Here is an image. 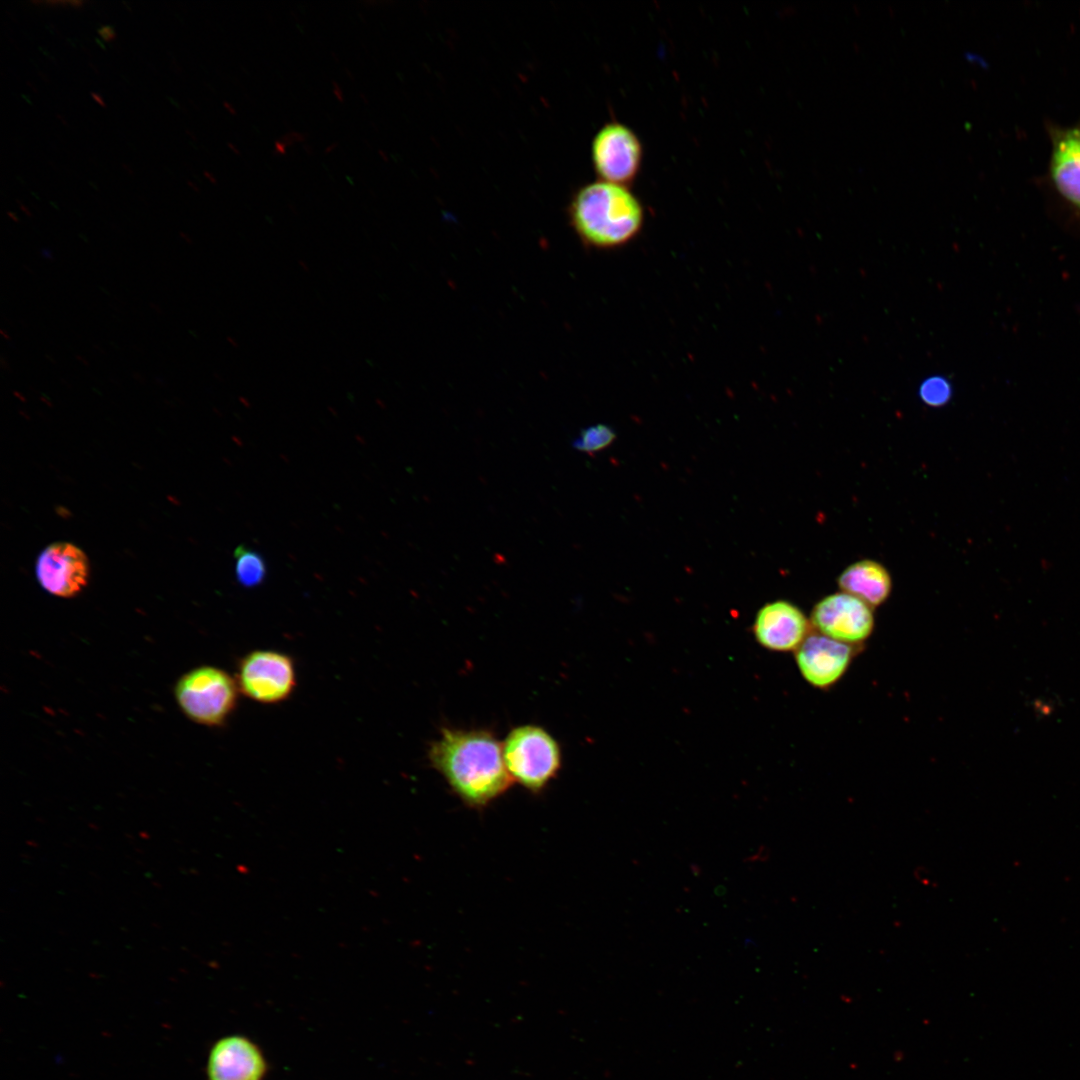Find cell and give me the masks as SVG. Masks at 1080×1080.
<instances>
[{
  "label": "cell",
  "instance_id": "obj_30",
  "mask_svg": "<svg viewBox=\"0 0 1080 1080\" xmlns=\"http://www.w3.org/2000/svg\"><path fill=\"white\" fill-rule=\"evenodd\" d=\"M359 96H360V99L362 100V102H363L364 104H369V99H368V96H367L366 94H364V93H362V92H361V93L359 94Z\"/></svg>",
  "mask_w": 1080,
  "mask_h": 1080
},
{
  "label": "cell",
  "instance_id": "obj_29",
  "mask_svg": "<svg viewBox=\"0 0 1080 1080\" xmlns=\"http://www.w3.org/2000/svg\"><path fill=\"white\" fill-rule=\"evenodd\" d=\"M38 49L42 51L45 55H47L53 62H56V59L43 47L39 46Z\"/></svg>",
  "mask_w": 1080,
  "mask_h": 1080
},
{
  "label": "cell",
  "instance_id": "obj_45",
  "mask_svg": "<svg viewBox=\"0 0 1080 1080\" xmlns=\"http://www.w3.org/2000/svg\"><path fill=\"white\" fill-rule=\"evenodd\" d=\"M21 97H22V98H23L24 100H26V101H27V102H28V103H29L30 105H32V102H31V100H30V99H29V98L27 97V95H25V94H21Z\"/></svg>",
  "mask_w": 1080,
  "mask_h": 1080
},
{
  "label": "cell",
  "instance_id": "obj_56",
  "mask_svg": "<svg viewBox=\"0 0 1080 1080\" xmlns=\"http://www.w3.org/2000/svg\"><path fill=\"white\" fill-rule=\"evenodd\" d=\"M30 193H31V194H32L33 196H35V197H36L37 199H39V196H38V195H37V194H36L35 192L31 191Z\"/></svg>",
  "mask_w": 1080,
  "mask_h": 1080
},
{
  "label": "cell",
  "instance_id": "obj_52",
  "mask_svg": "<svg viewBox=\"0 0 1080 1080\" xmlns=\"http://www.w3.org/2000/svg\"><path fill=\"white\" fill-rule=\"evenodd\" d=\"M122 3H123V4H124V5L126 6V8H127V9H128V10H129L130 12H131V8H130L129 4H128L127 2H124V1H123Z\"/></svg>",
  "mask_w": 1080,
  "mask_h": 1080
},
{
  "label": "cell",
  "instance_id": "obj_36",
  "mask_svg": "<svg viewBox=\"0 0 1080 1080\" xmlns=\"http://www.w3.org/2000/svg\"><path fill=\"white\" fill-rule=\"evenodd\" d=\"M1 366L3 369L9 370V364L6 363V360L3 357H1Z\"/></svg>",
  "mask_w": 1080,
  "mask_h": 1080
},
{
  "label": "cell",
  "instance_id": "obj_32",
  "mask_svg": "<svg viewBox=\"0 0 1080 1080\" xmlns=\"http://www.w3.org/2000/svg\"><path fill=\"white\" fill-rule=\"evenodd\" d=\"M121 166H122V167H123V168H124V169H125V170H126V171H127V172H128L129 174H130V175H133V173H134V172L132 171V169H131V167H130L129 165H127V164H125V163H122V164H121Z\"/></svg>",
  "mask_w": 1080,
  "mask_h": 1080
},
{
  "label": "cell",
  "instance_id": "obj_3",
  "mask_svg": "<svg viewBox=\"0 0 1080 1080\" xmlns=\"http://www.w3.org/2000/svg\"><path fill=\"white\" fill-rule=\"evenodd\" d=\"M503 760L512 779L527 790L542 791L561 768V748L543 727L517 726L502 743Z\"/></svg>",
  "mask_w": 1080,
  "mask_h": 1080
},
{
  "label": "cell",
  "instance_id": "obj_44",
  "mask_svg": "<svg viewBox=\"0 0 1080 1080\" xmlns=\"http://www.w3.org/2000/svg\"><path fill=\"white\" fill-rule=\"evenodd\" d=\"M38 75H39V76H40V77H41V78H42V79H43L44 81H46V82H49V79H48V78H47V77H46V76H45L44 74H42V72H41V71H38Z\"/></svg>",
  "mask_w": 1080,
  "mask_h": 1080
},
{
  "label": "cell",
  "instance_id": "obj_15",
  "mask_svg": "<svg viewBox=\"0 0 1080 1080\" xmlns=\"http://www.w3.org/2000/svg\"><path fill=\"white\" fill-rule=\"evenodd\" d=\"M615 439L614 430L606 424H595L583 429L573 440L572 446L578 451L595 453L608 447Z\"/></svg>",
  "mask_w": 1080,
  "mask_h": 1080
},
{
  "label": "cell",
  "instance_id": "obj_50",
  "mask_svg": "<svg viewBox=\"0 0 1080 1080\" xmlns=\"http://www.w3.org/2000/svg\"><path fill=\"white\" fill-rule=\"evenodd\" d=\"M331 55L334 58V60H336L337 62L339 61V58H338L337 54H335L334 52H331Z\"/></svg>",
  "mask_w": 1080,
  "mask_h": 1080
},
{
  "label": "cell",
  "instance_id": "obj_39",
  "mask_svg": "<svg viewBox=\"0 0 1080 1080\" xmlns=\"http://www.w3.org/2000/svg\"><path fill=\"white\" fill-rule=\"evenodd\" d=\"M56 117L61 121L62 124H64L65 126L68 125L65 118L62 117L60 114H56Z\"/></svg>",
  "mask_w": 1080,
  "mask_h": 1080
},
{
  "label": "cell",
  "instance_id": "obj_5",
  "mask_svg": "<svg viewBox=\"0 0 1080 1080\" xmlns=\"http://www.w3.org/2000/svg\"><path fill=\"white\" fill-rule=\"evenodd\" d=\"M644 149L638 135L616 120L603 124L591 142L597 180L630 187L642 168Z\"/></svg>",
  "mask_w": 1080,
  "mask_h": 1080
},
{
  "label": "cell",
  "instance_id": "obj_22",
  "mask_svg": "<svg viewBox=\"0 0 1080 1080\" xmlns=\"http://www.w3.org/2000/svg\"><path fill=\"white\" fill-rule=\"evenodd\" d=\"M338 146H339V143H338V142H332V143L328 144V145H327V146L325 147V149H324V153H325V154H330L331 152H333L334 150H336V149L338 148Z\"/></svg>",
  "mask_w": 1080,
  "mask_h": 1080
},
{
  "label": "cell",
  "instance_id": "obj_49",
  "mask_svg": "<svg viewBox=\"0 0 1080 1080\" xmlns=\"http://www.w3.org/2000/svg\"><path fill=\"white\" fill-rule=\"evenodd\" d=\"M378 154H379V155H380V156H381V157H382L383 159H386V155H385V153H384V152H383L382 150H378Z\"/></svg>",
  "mask_w": 1080,
  "mask_h": 1080
},
{
  "label": "cell",
  "instance_id": "obj_16",
  "mask_svg": "<svg viewBox=\"0 0 1080 1080\" xmlns=\"http://www.w3.org/2000/svg\"><path fill=\"white\" fill-rule=\"evenodd\" d=\"M920 396L928 405L940 406L949 400L951 387L943 378L933 377L922 384Z\"/></svg>",
  "mask_w": 1080,
  "mask_h": 1080
},
{
  "label": "cell",
  "instance_id": "obj_35",
  "mask_svg": "<svg viewBox=\"0 0 1080 1080\" xmlns=\"http://www.w3.org/2000/svg\"><path fill=\"white\" fill-rule=\"evenodd\" d=\"M76 358H77V359H78V360H79V361H80V362H81V363H82L83 365H85V366H89V362H88V361H86V359H85V358H83L82 356L76 355Z\"/></svg>",
  "mask_w": 1080,
  "mask_h": 1080
},
{
  "label": "cell",
  "instance_id": "obj_12",
  "mask_svg": "<svg viewBox=\"0 0 1080 1080\" xmlns=\"http://www.w3.org/2000/svg\"><path fill=\"white\" fill-rule=\"evenodd\" d=\"M1050 177L1080 219V125L1051 130Z\"/></svg>",
  "mask_w": 1080,
  "mask_h": 1080
},
{
  "label": "cell",
  "instance_id": "obj_1",
  "mask_svg": "<svg viewBox=\"0 0 1080 1080\" xmlns=\"http://www.w3.org/2000/svg\"><path fill=\"white\" fill-rule=\"evenodd\" d=\"M428 757L452 791L472 808L485 807L512 782L502 744L487 730L444 728L431 743Z\"/></svg>",
  "mask_w": 1080,
  "mask_h": 1080
},
{
  "label": "cell",
  "instance_id": "obj_54",
  "mask_svg": "<svg viewBox=\"0 0 1080 1080\" xmlns=\"http://www.w3.org/2000/svg\"><path fill=\"white\" fill-rule=\"evenodd\" d=\"M50 204H51V205H52L53 207H55L56 209H58V206H57V204H56V203H54L53 201H50Z\"/></svg>",
  "mask_w": 1080,
  "mask_h": 1080
},
{
  "label": "cell",
  "instance_id": "obj_27",
  "mask_svg": "<svg viewBox=\"0 0 1080 1080\" xmlns=\"http://www.w3.org/2000/svg\"><path fill=\"white\" fill-rule=\"evenodd\" d=\"M303 149H304V150L306 151V153H307V154H309V155H312V154H313V152H314V150H313V147H312V145H309V144H307V143H304V144H303Z\"/></svg>",
  "mask_w": 1080,
  "mask_h": 1080
},
{
  "label": "cell",
  "instance_id": "obj_46",
  "mask_svg": "<svg viewBox=\"0 0 1080 1080\" xmlns=\"http://www.w3.org/2000/svg\"><path fill=\"white\" fill-rule=\"evenodd\" d=\"M71 5H82V1H69Z\"/></svg>",
  "mask_w": 1080,
  "mask_h": 1080
},
{
  "label": "cell",
  "instance_id": "obj_7",
  "mask_svg": "<svg viewBox=\"0 0 1080 1080\" xmlns=\"http://www.w3.org/2000/svg\"><path fill=\"white\" fill-rule=\"evenodd\" d=\"M809 619L814 632L854 646L863 647L875 629L873 608L842 591L820 599Z\"/></svg>",
  "mask_w": 1080,
  "mask_h": 1080
},
{
  "label": "cell",
  "instance_id": "obj_26",
  "mask_svg": "<svg viewBox=\"0 0 1080 1080\" xmlns=\"http://www.w3.org/2000/svg\"><path fill=\"white\" fill-rule=\"evenodd\" d=\"M227 146L229 147V149H230V150H231V151H232V152H233V153H234L235 155H240V154H241V152L239 151V149H238V148H236V146H235V145H234L233 143H231V142H227Z\"/></svg>",
  "mask_w": 1080,
  "mask_h": 1080
},
{
  "label": "cell",
  "instance_id": "obj_40",
  "mask_svg": "<svg viewBox=\"0 0 1080 1080\" xmlns=\"http://www.w3.org/2000/svg\"><path fill=\"white\" fill-rule=\"evenodd\" d=\"M26 84H27V85H28V86H29V87H30V88H31V89H32V90H33V91H34L35 93H37V92H38V90L36 89L35 85H34V84H32V83H31L30 81H27V82H26Z\"/></svg>",
  "mask_w": 1080,
  "mask_h": 1080
},
{
  "label": "cell",
  "instance_id": "obj_38",
  "mask_svg": "<svg viewBox=\"0 0 1080 1080\" xmlns=\"http://www.w3.org/2000/svg\"><path fill=\"white\" fill-rule=\"evenodd\" d=\"M167 99H168V100H169V101H170V102H171V103H172V104H173L174 106H176V107H177V108H179V109H182V108L180 107L179 103H178L177 101H175V100H174L173 98H171L170 96H167Z\"/></svg>",
  "mask_w": 1080,
  "mask_h": 1080
},
{
  "label": "cell",
  "instance_id": "obj_28",
  "mask_svg": "<svg viewBox=\"0 0 1080 1080\" xmlns=\"http://www.w3.org/2000/svg\"><path fill=\"white\" fill-rule=\"evenodd\" d=\"M16 202L19 204L20 209L25 212L28 217H31V213L29 212L27 207L24 206L18 199H16Z\"/></svg>",
  "mask_w": 1080,
  "mask_h": 1080
},
{
  "label": "cell",
  "instance_id": "obj_11",
  "mask_svg": "<svg viewBox=\"0 0 1080 1080\" xmlns=\"http://www.w3.org/2000/svg\"><path fill=\"white\" fill-rule=\"evenodd\" d=\"M267 1063L260 1048L241 1035L219 1039L207 1061L208 1080H263Z\"/></svg>",
  "mask_w": 1080,
  "mask_h": 1080
},
{
  "label": "cell",
  "instance_id": "obj_41",
  "mask_svg": "<svg viewBox=\"0 0 1080 1080\" xmlns=\"http://www.w3.org/2000/svg\"><path fill=\"white\" fill-rule=\"evenodd\" d=\"M88 64L94 70L95 73H97V74L99 73L98 68L92 62L89 61Z\"/></svg>",
  "mask_w": 1080,
  "mask_h": 1080
},
{
  "label": "cell",
  "instance_id": "obj_18",
  "mask_svg": "<svg viewBox=\"0 0 1080 1080\" xmlns=\"http://www.w3.org/2000/svg\"><path fill=\"white\" fill-rule=\"evenodd\" d=\"M332 92L338 102L343 103L345 101L343 90L340 84L335 80L332 81Z\"/></svg>",
  "mask_w": 1080,
  "mask_h": 1080
},
{
  "label": "cell",
  "instance_id": "obj_19",
  "mask_svg": "<svg viewBox=\"0 0 1080 1080\" xmlns=\"http://www.w3.org/2000/svg\"><path fill=\"white\" fill-rule=\"evenodd\" d=\"M273 153L275 155H280V156L285 155L287 153L286 145L283 142H281L279 139L275 140L274 141Z\"/></svg>",
  "mask_w": 1080,
  "mask_h": 1080
},
{
  "label": "cell",
  "instance_id": "obj_31",
  "mask_svg": "<svg viewBox=\"0 0 1080 1080\" xmlns=\"http://www.w3.org/2000/svg\"><path fill=\"white\" fill-rule=\"evenodd\" d=\"M179 235H180V236H181V237H182V238H183V239H184V240H185V241H186V242H187L188 244H191V243H192L191 239H190V238H189V237H188V236H187V235H186V234H185L184 232L180 231V232H179Z\"/></svg>",
  "mask_w": 1080,
  "mask_h": 1080
},
{
  "label": "cell",
  "instance_id": "obj_6",
  "mask_svg": "<svg viewBox=\"0 0 1080 1080\" xmlns=\"http://www.w3.org/2000/svg\"><path fill=\"white\" fill-rule=\"evenodd\" d=\"M239 691L261 704H277L293 693L297 677L293 659L276 650H253L238 663Z\"/></svg>",
  "mask_w": 1080,
  "mask_h": 1080
},
{
  "label": "cell",
  "instance_id": "obj_20",
  "mask_svg": "<svg viewBox=\"0 0 1080 1080\" xmlns=\"http://www.w3.org/2000/svg\"><path fill=\"white\" fill-rule=\"evenodd\" d=\"M289 133L293 137V139L295 140L296 143H303L304 144L305 141L308 139V134H305V133H301V132L293 131V130L289 131Z\"/></svg>",
  "mask_w": 1080,
  "mask_h": 1080
},
{
  "label": "cell",
  "instance_id": "obj_10",
  "mask_svg": "<svg viewBox=\"0 0 1080 1080\" xmlns=\"http://www.w3.org/2000/svg\"><path fill=\"white\" fill-rule=\"evenodd\" d=\"M812 631L810 619L805 613L786 600H776L762 606L753 624L758 643L776 652H795Z\"/></svg>",
  "mask_w": 1080,
  "mask_h": 1080
},
{
  "label": "cell",
  "instance_id": "obj_34",
  "mask_svg": "<svg viewBox=\"0 0 1080 1080\" xmlns=\"http://www.w3.org/2000/svg\"><path fill=\"white\" fill-rule=\"evenodd\" d=\"M7 215L15 222L19 221L18 217L11 211H7Z\"/></svg>",
  "mask_w": 1080,
  "mask_h": 1080
},
{
  "label": "cell",
  "instance_id": "obj_43",
  "mask_svg": "<svg viewBox=\"0 0 1080 1080\" xmlns=\"http://www.w3.org/2000/svg\"><path fill=\"white\" fill-rule=\"evenodd\" d=\"M95 42L98 43L103 50L106 49V46L104 45V43H102L98 38H95Z\"/></svg>",
  "mask_w": 1080,
  "mask_h": 1080
},
{
  "label": "cell",
  "instance_id": "obj_48",
  "mask_svg": "<svg viewBox=\"0 0 1080 1080\" xmlns=\"http://www.w3.org/2000/svg\"><path fill=\"white\" fill-rule=\"evenodd\" d=\"M65 39H66V40H67V42H69V43H70V44H71V45H72L73 47H76V44H75V43H74V42L72 41V39H70V38H68V37H66Z\"/></svg>",
  "mask_w": 1080,
  "mask_h": 1080
},
{
  "label": "cell",
  "instance_id": "obj_8",
  "mask_svg": "<svg viewBox=\"0 0 1080 1080\" xmlns=\"http://www.w3.org/2000/svg\"><path fill=\"white\" fill-rule=\"evenodd\" d=\"M862 648L812 631L795 651V661L806 682L827 690L843 678Z\"/></svg>",
  "mask_w": 1080,
  "mask_h": 1080
},
{
  "label": "cell",
  "instance_id": "obj_2",
  "mask_svg": "<svg viewBox=\"0 0 1080 1080\" xmlns=\"http://www.w3.org/2000/svg\"><path fill=\"white\" fill-rule=\"evenodd\" d=\"M568 223L579 241L596 250L620 248L641 232L645 208L630 187L601 180L586 183L571 195Z\"/></svg>",
  "mask_w": 1080,
  "mask_h": 1080
},
{
  "label": "cell",
  "instance_id": "obj_51",
  "mask_svg": "<svg viewBox=\"0 0 1080 1080\" xmlns=\"http://www.w3.org/2000/svg\"><path fill=\"white\" fill-rule=\"evenodd\" d=\"M0 332H1V334L3 335V337H4L5 339H7V340H9V339H10V338H9V336H7V334H5L3 330H1Z\"/></svg>",
  "mask_w": 1080,
  "mask_h": 1080
},
{
  "label": "cell",
  "instance_id": "obj_37",
  "mask_svg": "<svg viewBox=\"0 0 1080 1080\" xmlns=\"http://www.w3.org/2000/svg\"><path fill=\"white\" fill-rule=\"evenodd\" d=\"M345 74L348 76L349 79H351V80L355 79L353 73L348 68H345Z\"/></svg>",
  "mask_w": 1080,
  "mask_h": 1080
},
{
  "label": "cell",
  "instance_id": "obj_9",
  "mask_svg": "<svg viewBox=\"0 0 1080 1080\" xmlns=\"http://www.w3.org/2000/svg\"><path fill=\"white\" fill-rule=\"evenodd\" d=\"M35 574L42 588L48 593L69 598L77 595L87 585L89 561L85 553L68 542L48 545L39 554Z\"/></svg>",
  "mask_w": 1080,
  "mask_h": 1080
},
{
  "label": "cell",
  "instance_id": "obj_25",
  "mask_svg": "<svg viewBox=\"0 0 1080 1080\" xmlns=\"http://www.w3.org/2000/svg\"><path fill=\"white\" fill-rule=\"evenodd\" d=\"M203 174H204V176H205V177H206V178H207V179H208V180H209V181H210L211 183H213V184H217V183H218V181H217L216 177H215V176H214V175H213V174H212L211 172H209V171L205 170V171L203 172Z\"/></svg>",
  "mask_w": 1080,
  "mask_h": 1080
},
{
  "label": "cell",
  "instance_id": "obj_17",
  "mask_svg": "<svg viewBox=\"0 0 1080 1080\" xmlns=\"http://www.w3.org/2000/svg\"><path fill=\"white\" fill-rule=\"evenodd\" d=\"M97 32L104 41H111L116 38V32L112 25H102Z\"/></svg>",
  "mask_w": 1080,
  "mask_h": 1080
},
{
  "label": "cell",
  "instance_id": "obj_24",
  "mask_svg": "<svg viewBox=\"0 0 1080 1080\" xmlns=\"http://www.w3.org/2000/svg\"><path fill=\"white\" fill-rule=\"evenodd\" d=\"M223 106L227 109V111L230 114L236 115L237 111H236V109L234 108V106L231 103H229L228 101H223Z\"/></svg>",
  "mask_w": 1080,
  "mask_h": 1080
},
{
  "label": "cell",
  "instance_id": "obj_55",
  "mask_svg": "<svg viewBox=\"0 0 1080 1080\" xmlns=\"http://www.w3.org/2000/svg\"><path fill=\"white\" fill-rule=\"evenodd\" d=\"M82 48H83V50H84V51H85V52H86L87 54H89V55H90V51H89V50H87V48H86L85 46H82Z\"/></svg>",
  "mask_w": 1080,
  "mask_h": 1080
},
{
  "label": "cell",
  "instance_id": "obj_14",
  "mask_svg": "<svg viewBox=\"0 0 1080 1080\" xmlns=\"http://www.w3.org/2000/svg\"><path fill=\"white\" fill-rule=\"evenodd\" d=\"M235 574L238 582L247 588L261 584L266 577V565L262 556L244 546L234 551Z\"/></svg>",
  "mask_w": 1080,
  "mask_h": 1080
},
{
  "label": "cell",
  "instance_id": "obj_13",
  "mask_svg": "<svg viewBox=\"0 0 1080 1080\" xmlns=\"http://www.w3.org/2000/svg\"><path fill=\"white\" fill-rule=\"evenodd\" d=\"M837 584L842 592L858 598L873 609L885 603L892 591L888 570L868 559L846 567L838 576Z\"/></svg>",
  "mask_w": 1080,
  "mask_h": 1080
},
{
  "label": "cell",
  "instance_id": "obj_33",
  "mask_svg": "<svg viewBox=\"0 0 1080 1080\" xmlns=\"http://www.w3.org/2000/svg\"><path fill=\"white\" fill-rule=\"evenodd\" d=\"M186 183H187V184H188V186H189V187H191V188H192V189H193L194 191H196V192H199V188H198V187H197V186H196V185H195V184H194L193 182H191V181L187 180V181H186Z\"/></svg>",
  "mask_w": 1080,
  "mask_h": 1080
},
{
  "label": "cell",
  "instance_id": "obj_53",
  "mask_svg": "<svg viewBox=\"0 0 1080 1080\" xmlns=\"http://www.w3.org/2000/svg\"><path fill=\"white\" fill-rule=\"evenodd\" d=\"M16 178H17V179H18V180H19V181H20L21 183H24V184H25V181H24V180H23V179H22V178H21L20 176H18V175H17V176H16Z\"/></svg>",
  "mask_w": 1080,
  "mask_h": 1080
},
{
  "label": "cell",
  "instance_id": "obj_42",
  "mask_svg": "<svg viewBox=\"0 0 1080 1080\" xmlns=\"http://www.w3.org/2000/svg\"><path fill=\"white\" fill-rule=\"evenodd\" d=\"M185 132H186V134H188V135H189V136H190V137H191V138H192L193 140H196L195 134H194L193 132H191V131H190V130H188V129H186V130H185Z\"/></svg>",
  "mask_w": 1080,
  "mask_h": 1080
},
{
  "label": "cell",
  "instance_id": "obj_47",
  "mask_svg": "<svg viewBox=\"0 0 1080 1080\" xmlns=\"http://www.w3.org/2000/svg\"><path fill=\"white\" fill-rule=\"evenodd\" d=\"M88 184H90V186L93 187L95 190H98V187H97V185H95L94 182L88 181Z\"/></svg>",
  "mask_w": 1080,
  "mask_h": 1080
},
{
  "label": "cell",
  "instance_id": "obj_23",
  "mask_svg": "<svg viewBox=\"0 0 1080 1080\" xmlns=\"http://www.w3.org/2000/svg\"><path fill=\"white\" fill-rule=\"evenodd\" d=\"M90 95L100 106L106 107V104L104 103V101L102 100V98L100 97L99 94L91 91Z\"/></svg>",
  "mask_w": 1080,
  "mask_h": 1080
},
{
  "label": "cell",
  "instance_id": "obj_4",
  "mask_svg": "<svg viewBox=\"0 0 1080 1080\" xmlns=\"http://www.w3.org/2000/svg\"><path fill=\"white\" fill-rule=\"evenodd\" d=\"M239 692L236 680L213 666L189 671L175 687V697L184 714L206 726L224 724L236 708Z\"/></svg>",
  "mask_w": 1080,
  "mask_h": 1080
},
{
  "label": "cell",
  "instance_id": "obj_21",
  "mask_svg": "<svg viewBox=\"0 0 1080 1080\" xmlns=\"http://www.w3.org/2000/svg\"><path fill=\"white\" fill-rule=\"evenodd\" d=\"M279 140H280L281 142H283V143H284V144L286 145V147H290V146H292V145H294V144L296 143V142H295V140L293 139V137H292V136L290 135V133H289V132H288V133H286V134H284V135H282V136H280V137H279Z\"/></svg>",
  "mask_w": 1080,
  "mask_h": 1080
}]
</instances>
